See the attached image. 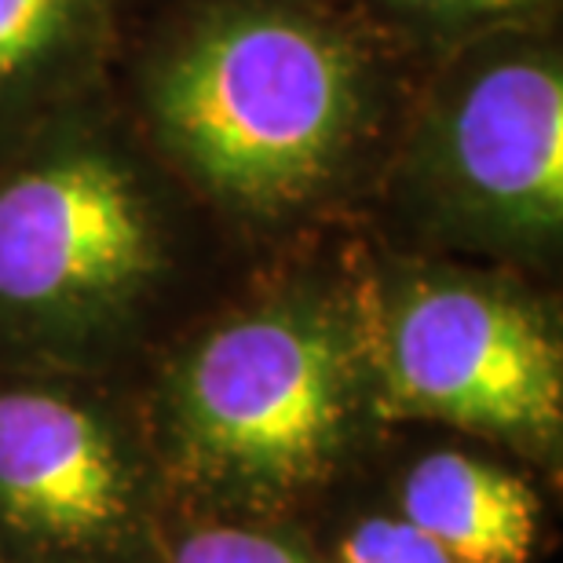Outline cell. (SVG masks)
<instances>
[{"instance_id":"6da1fadb","label":"cell","mask_w":563,"mask_h":563,"mask_svg":"<svg viewBox=\"0 0 563 563\" xmlns=\"http://www.w3.org/2000/svg\"><path fill=\"white\" fill-rule=\"evenodd\" d=\"M428 66L358 0H129L107 92L198 209L289 231L377 195Z\"/></svg>"},{"instance_id":"7a4b0ae2","label":"cell","mask_w":563,"mask_h":563,"mask_svg":"<svg viewBox=\"0 0 563 563\" xmlns=\"http://www.w3.org/2000/svg\"><path fill=\"white\" fill-rule=\"evenodd\" d=\"M195 206L107 85L0 154V333L114 341L176 267V212Z\"/></svg>"},{"instance_id":"3957f363","label":"cell","mask_w":563,"mask_h":563,"mask_svg":"<svg viewBox=\"0 0 563 563\" xmlns=\"http://www.w3.org/2000/svg\"><path fill=\"white\" fill-rule=\"evenodd\" d=\"M377 198L454 245L545 256L563 231V15L435 55Z\"/></svg>"},{"instance_id":"277c9868","label":"cell","mask_w":563,"mask_h":563,"mask_svg":"<svg viewBox=\"0 0 563 563\" xmlns=\"http://www.w3.org/2000/svg\"><path fill=\"white\" fill-rule=\"evenodd\" d=\"M374 374L363 256L344 278H289L220 311L173 366L179 435L217 476L286 490L314 479Z\"/></svg>"},{"instance_id":"5b68a950","label":"cell","mask_w":563,"mask_h":563,"mask_svg":"<svg viewBox=\"0 0 563 563\" xmlns=\"http://www.w3.org/2000/svg\"><path fill=\"white\" fill-rule=\"evenodd\" d=\"M369 358L391 410L545 439L563 418L553 311L520 282L363 253Z\"/></svg>"},{"instance_id":"8992f818","label":"cell","mask_w":563,"mask_h":563,"mask_svg":"<svg viewBox=\"0 0 563 563\" xmlns=\"http://www.w3.org/2000/svg\"><path fill=\"white\" fill-rule=\"evenodd\" d=\"M129 505L110 432L81 402L44 388L0 391V509L55 542L110 534Z\"/></svg>"},{"instance_id":"52a82bcc","label":"cell","mask_w":563,"mask_h":563,"mask_svg":"<svg viewBox=\"0 0 563 563\" xmlns=\"http://www.w3.org/2000/svg\"><path fill=\"white\" fill-rule=\"evenodd\" d=\"M129 0H0V154L107 85Z\"/></svg>"},{"instance_id":"ba28073f","label":"cell","mask_w":563,"mask_h":563,"mask_svg":"<svg viewBox=\"0 0 563 563\" xmlns=\"http://www.w3.org/2000/svg\"><path fill=\"white\" fill-rule=\"evenodd\" d=\"M402 520L450 563H527L538 542V494L479 457L428 454L402 483Z\"/></svg>"},{"instance_id":"9c48e42d","label":"cell","mask_w":563,"mask_h":563,"mask_svg":"<svg viewBox=\"0 0 563 563\" xmlns=\"http://www.w3.org/2000/svg\"><path fill=\"white\" fill-rule=\"evenodd\" d=\"M358 4L432 59L483 33L563 15V0H358Z\"/></svg>"},{"instance_id":"30bf717a","label":"cell","mask_w":563,"mask_h":563,"mask_svg":"<svg viewBox=\"0 0 563 563\" xmlns=\"http://www.w3.org/2000/svg\"><path fill=\"white\" fill-rule=\"evenodd\" d=\"M341 563H450L432 538L421 534L410 520L374 516L352 531L341 545Z\"/></svg>"},{"instance_id":"8fae6325","label":"cell","mask_w":563,"mask_h":563,"mask_svg":"<svg viewBox=\"0 0 563 563\" xmlns=\"http://www.w3.org/2000/svg\"><path fill=\"white\" fill-rule=\"evenodd\" d=\"M176 563H303L300 553L275 538L239 531V527H212L179 545Z\"/></svg>"}]
</instances>
